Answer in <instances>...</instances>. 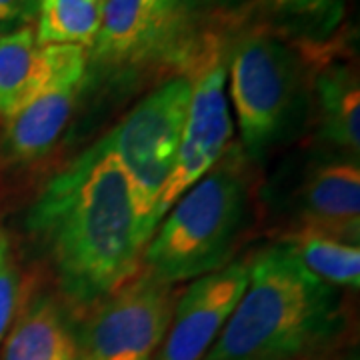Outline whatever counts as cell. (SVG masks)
I'll return each instance as SVG.
<instances>
[{
    "instance_id": "obj_4",
    "label": "cell",
    "mask_w": 360,
    "mask_h": 360,
    "mask_svg": "<svg viewBox=\"0 0 360 360\" xmlns=\"http://www.w3.org/2000/svg\"><path fill=\"white\" fill-rule=\"evenodd\" d=\"M193 84L188 75L167 80L148 92L104 136L130 180L144 246L155 234L156 200L179 156Z\"/></svg>"
},
{
    "instance_id": "obj_6",
    "label": "cell",
    "mask_w": 360,
    "mask_h": 360,
    "mask_svg": "<svg viewBox=\"0 0 360 360\" xmlns=\"http://www.w3.org/2000/svg\"><path fill=\"white\" fill-rule=\"evenodd\" d=\"M179 300L174 286L139 270L90 307L77 328V360H153Z\"/></svg>"
},
{
    "instance_id": "obj_3",
    "label": "cell",
    "mask_w": 360,
    "mask_h": 360,
    "mask_svg": "<svg viewBox=\"0 0 360 360\" xmlns=\"http://www.w3.org/2000/svg\"><path fill=\"white\" fill-rule=\"evenodd\" d=\"M248 176L236 146L170 206L142 250L144 270L168 284L229 264L248 217Z\"/></svg>"
},
{
    "instance_id": "obj_2",
    "label": "cell",
    "mask_w": 360,
    "mask_h": 360,
    "mask_svg": "<svg viewBox=\"0 0 360 360\" xmlns=\"http://www.w3.org/2000/svg\"><path fill=\"white\" fill-rule=\"evenodd\" d=\"M338 295L276 243L250 260L248 283L202 360H292L338 328Z\"/></svg>"
},
{
    "instance_id": "obj_14",
    "label": "cell",
    "mask_w": 360,
    "mask_h": 360,
    "mask_svg": "<svg viewBox=\"0 0 360 360\" xmlns=\"http://www.w3.org/2000/svg\"><path fill=\"white\" fill-rule=\"evenodd\" d=\"M167 28L156 20L144 0H106L92 56L106 65H122L144 56Z\"/></svg>"
},
{
    "instance_id": "obj_5",
    "label": "cell",
    "mask_w": 360,
    "mask_h": 360,
    "mask_svg": "<svg viewBox=\"0 0 360 360\" xmlns=\"http://www.w3.org/2000/svg\"><path fill=\"white\" fill-rule=\"evenodd\" d=\"M226 78L243 153L266 155L286 136L300 103L302 65L296 52L266 32L248 34L234 46Z\"/></svg>"
},
{
    "instance_id": "obj_18",
    "label": "cell",
    "mask_w": 360,
    "mask_h": 360,
    "mask_svg": "<svg viewBox=\"0 0 360 360\" xmlns=\"http://www.w3.org/2000/svg\"><path fill=\"white\" fill-rule=\"evenodd\" d=\"M340 0H269L272 13L288 20H321L335 13Z\"/></svg>"
},
{
    "instance_id": "obj_8",
    "label": "cell",
    "mask_w": 360,
    "mask_h": 360,
    "mask_svg": "<svg viewBox=\"0 0 360 360\" xmlns=\"http://www.w3.org/2000/svg\"><path fill=\"white\" fill-rule=\"evenodd\" d=\"M86 68V49L58 44V63L46 89L2 124L0 156L6 162H32L56 144L75 112Z\"/></svg>"
},
{
    "instance_id": "obj_20",
    "label": "cell",
    "mask_w": 360,
    "mask_h": 360,
    "mask_svg": "<svg viewBox=\"0 0 360 360\" xmlns=\"http://www.w3.org/2000/svg\"><path fill=\"white\" fill-rule=\"evenodd\" d=\"M144 4L148 6V11L153 13L156 20L168 30L176 22L184 0H144Z\"/></svg>"
},
{
    "instance_id": "obj_12",
    "label": "cell",
    "mask_w": 360,
    "mask_h": 360,
    "mask_svg": "<svg viewBox=\"0 0 360 360\" xmlns=\"http://www.w3.org/2000/svg\"><path fill=\"white\" fill-rule=\"evenodd\" d=\"M0 360H77V328L56 296L37 295L18 310Z\"/></svg>"
},
{
    "instance_id": "obj_13",
    "label": "cell",
    "mask_w": 360,
    "mask_h": 360,
    "mask_svg": "<svg viewBox=\"0 0 360 360\" xmlns=\"http://www.w3.org/2000/svg\"><path fill=\"white\" fill-rule=\"evenodd\" d=\"M319 134L330 155L356 158L360 153V89L350 65L326 66L314 80Z\"/></svg>"
},
{
    "instance_id": "obj_16",
    "label": "cell",
    "mask_w": 360,
    "mask_h": 360,
    "mask_svg": "<svg viewBox=\"0 0 360 360\" xmlns=\"http://www.w3.org/2000/svg\"><path fill=\"white\" fill-rule=\"evenodd\" d=\"M106 0H40L39 44H75L90 49L98 34Z\"/></svg>"
},
{
    "instance_id": "obj_21",
    "label": "cell",
    "mask_w": 360,
    "mask_h": 360,
    "mask_svg": "<svg viewBox=\"0 0 360 360\" xmlns=\"http://www.w3.org/2000/svg\"><path fill=\"white\" fill-rule=\"evenodd\" d=\"M222 2H231V0H222Z\"/></svg>"
},
{
    "instance_id": "obj_7",
    "label": "cell",
    "mask_w": 360,
    "mask_h": 360,
    "mask_svg": "<svg viewBox=\"0 0 360 360\" xmlns=\"http://www.w3.org/2000/svg\"><path fill=\"white\" fill-rule=\"evenodd\" d=\"M191 104L186 112L184 132L180 141L179 156L168 176L162 193L156 200L155 226L160 224L170 206L179 200L193 184L217 167L229 150L232 139V116L229 98L224 92L226 84V63L220 42L208 40L194 60Z\"/></svg>"
},
{
    "instance_id": "obj_10",
    "label": "cell",
    "mask_w": 360,
    "mask_h": 360,
    "mask_svg": "<svg viewBox=\"0 0 360 360\" xmlns=\"http://www.w3.org/2000/svg\"><path fill=\"white\" fill-rule=\"evenodd\" d=\"M298 231H314L359 245L360 165L356 158L328 155L312 165L296 191Z\"/></svg>"
},
{
    "instance_id": "obj_1",
    "label": "cell",
    "mask_w": 360,
    "mask_h": 360,
    "mask_svg": "<svg viewBox=\"0 0 360 360\" xmlns=\"http://www.w3.org/2000/svg\"><path fill=\"white\" fill-rule=\"evenodd\" d=\"M26 226L72 307H94L141 270L144 240L134 193L104 139L49 180Z\"/></svg>"
},
{
    "instance_id": "obj_9",
    "label": "cell",
    "mask_w": 360,
    "mask_h": 360,
    "mask_svg": "<svg viewBox=\"0 0 360 360\" xmlns=\"http://www.w3.org/2000/svg\"><path fill=\"white\" fill-rule=\"evenodd\" d=\"M250 262L234 260L196 278L179 295L172 321L153 360H202L217 342L248 283Z\"/></svg>"
},
{
    "instance_id": "obj_15",
    "label": "cell",
    "mask_w": 360,
    "mask_h": 360,
    "mask_svg": "<svg viewBox=\"0 0 360 360\" xmlns=\"http://www.w3.org/2000/svg\"><path fill=\"white\" fill-rule=\"evenodd\" d=\"M304 269L328 286H360V246L314 231H296L284 238Z\"/></svg>"
},
{
    "instance_id": "obj_11",
    "label": "cell",
    "mask_w": 360,
    "mask_h": 360,
    "mask_svg": "<svg viewBox=\"0 0 360 360\" xmlns=\"http://www.w3.org/2000/svg\"><path fill=\"white\" fill-rule=\"evenodd\" d=\"M58 63V44H39L32 26L0 37V127L39 96Z\"/></svg>"
},
{
    "instance_id": "obj_22",
    "label": "cell",
    "mask_w": 360,
    "mask_h": 360,
    "mask_svg": "<svg viewBox=\"0 0 360 360\" xmlns=\"http://www.w3.org/2000/svg\"><path fill=\"white\" fill-rule=\"evenodd\" d=\"M39 4H40V0H39Z\"/></svg>"
},
{
    "instance_id": "obj_17",
    "label": "cell",
    "mask_w": 360,
    "mask_h": 360,
    "mask_svg": "<svg viewBox=\"0 0 360 360\" xmlns=\"http://www.w3.org/2000/svg\"><path fill=\"white\" fill-rule=\"evenodd\" d=\"M20 304V270L6 232L0 231V345L13 326Z\"/></svg>"
},
{
    "instance_id": "obj_19",
    "label": "cell",
    "mask_w": 360,
    "mask_h": 360,
    "mask_svg": "<svg viewBox=\"0 0 360 360\" xmlns=\"http://www.w3.org/2000/svg\"><path fill=\"white\" fill-rule=\"evenodd\" d=\"M39 13V0H0V28H20Z\"/></svg>"
}]
</instances>
